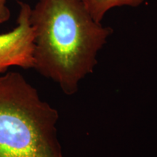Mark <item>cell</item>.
<instances>
[{"instance_id": "6da1fadb", "label": "cell", "mask_w": 157, "mask_h": 157, "mask_svg": "<svg viewBox=\"0 0 157 157\" xmlns=\"http://www.w3.org/2000/svg\"><path fill=\"white\" fill-rule=\"evenodd\" d=\"M34 66L68 95L93 73L112 29L90 15L81 0H38L31 7Z\"/></svg>"}, {"instance_id": "7a4b0ae2", "label": "cell", "mask_w": 157, "mask_h": 157, "mask_svg": "<svg viewBox=\"0 0 157 157\" xmlns=\"http://www.w3.org/2000/svg\"><path fill=\"white\" fill-rule=\"evenodd\" d=\"M58 113L21 74L0 76V157H63Z\"/></svg>"}, {"instance_id": "3957f363", "label": "cell", "mask_w": 157, "mask_h": 157, "mask_svg": "<svg viewBox=\"0 0 157 157\" xmlns=\"http://www.w3.org/2000/svg\"><path fill=\"white\" fill-rule=\"evenodd\" d=\"M31 10L28 4L20 3L16 27L0 34V75L12 66L34 68V32L30 21Z\"/></svg>"}, {"instance_id": "277c9868", "label": "cell", "mask_w": 157, "mask_h": 157, "mask_svg": "<svg viewBox=\"0 0 157 157\" xmlns=\"http://www.w3.org/2000/svg\"><path fill=\"white\" fill-rule=\"evenodd\" d=\"M145 0H81L90 15L98 22H102L106 13L119 7H137Z\"/></svg>"}, {"instance_id": "5b68a950", "label": "cell", "mask_w": 157, "mask_h": 157, "mask_svg": "<svg viewBox=\"0 0 157 157\" xmlns=\"http://www.w3.org/2000/svg\"><path fill=\"white\" fill-rule=\"evenodd\" d=\"M8 0H0V23H4L10 18L11 12L7 5Z\"/></svg>"}]
</instances>
